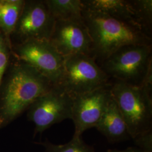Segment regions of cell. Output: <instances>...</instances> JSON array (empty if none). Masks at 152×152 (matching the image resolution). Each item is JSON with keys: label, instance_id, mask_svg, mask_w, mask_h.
Here are the masks:
<instances>
[{"label": "cell", "instance_id": "1", "mask_svg": "<svg viewBox=\"0 0 152 152\" xmlns=\"http://www.w3.org/2000/svg\"><path fill=\"white\" fill-rule=\"evenodd\" d=\"M53 86L38 71L12 55L0 85V129L15 120Z\"/></svg>", "mask_w": 152, "mask_h": 152}, {"label": "cell", "instance_id": "2", "mask_svg": "<svg viewBox=\"0 0 152 152\" xmlns=\"http://www.w3.org/2000/svg\"><path fill=\"white\" fill-rule=\"evenodd\" d=\"M82 16L92 39V55L99 65L125 45H152V38L134 24L83 7Z\"/></svg>", "mask_w": 152, "mask_h": 152}, {"label": "cell", "instance_id": "3", "mask_svg": "<svg viewBox=\"0 0 152 152\" xmlns=\"http://www.w3.org/2000/svg\"><path fill=\"white\" fill-rule=\"evenodd\" d=\"M110 92L125 120L131 138L152 131V91L115 80Z\"/></svg>", "mask_w": 152, "mask_h": 152}, {"label": "cell", "instance_id": "4", "mask_svg": "<svg viewBox=\"0 0 152 152\" xmlns=\"http://www.w3.org/2000/svg\"><path fill=\"white\" fill-rule=\"evenodd\" d=\"M152 45H125L99 65L109 78L141 86L152 68Z\"/></svg>", "mask_w": 152, "mask_h": 152}, {"label": "cell", "instance_id": "5", "mask_svg": "<svg viewBox=\"0 0 152 152\" xmlns=\"http://www.w3.org/2000/svg\"><path fill=\"white\" fill-rule=\"evenodd\" d=\"M109 78L92 55H73L64 57L63 73L56 86L73 98L108 85Z\"/></svg>", "mask_w": 152, "mask_h": 152}, {"label": "cell", "instance_id": "6", "mask_svg": "<svg viewBox=\"0 0 152 152\" xmlns=\"http://www.w3.org/2000/svg\"><path fill=\"white\" fill-rule=\"evenodd\" d=\"M12 55L27 64L57 85L63 73L64 57L46 39H32L11 45Z\"/></svg>", "mask_w": 152, "mask_h": 152}, {"label": "cell", "instance_id": "7", "mask_svg": "<svg viewBox=\"0 0 152 152\" xmlns=\"http://www.w3.org/2000/svg\"><path fill=\"white\" fill-rule=\"evenodd\" d=\"M72 103L73 98L56 85L39 96L28 109V118L35 125L34 134L64 120H71Z\"/></svg>", "mask_w": 152, "mask_h": 152}, {"label": "cell", "instance_id": "8", "mask_svg": "<svg viewBox=\"0 0 152 152\" xmlns=\"http://www.w3.org/2000/svg\"><path fill=\"white\" fill-rule=\"evenodd\" d=\"M55 20L42 0H25L16 27L11 34V45L32 39L49 40Z\"/></svg>", "mask_w": 152, "mask_h": 152}, {"label": "cell", "instance_id": "9", "mask_svg": "<svg viewBox=\"0 0 152 152\" xmlns=\"http://www.w3.org/2000/svg\"><path fill=\"white\" fill-rule=\"evenodd\" d=\"M111 83L73 98L71 120L75 125L73 136H82L95 127L112 98Z\"/></svg>", "mask_w": 152, "mask_h": 152}, {"label": "cell", "instance_id": "10", "mask_svg": "<svg viewBox=\"0 0 152 152\" xmlns=\"http://www.w3.org/2000/svg\"><path fill=\"white\" fill-rule=\"evenodd\" d=\"M49 41L64 57L76 54L93 56L92 39L82 17L56 20Z\"/></svg>", "mask_w": 152, "mask_h": 152}, {"label": "cell", "instance_id": "11", "mask_svg": "<svg viewBox=\"0 0 152 152\" xmlns=\"http://www.w3.org/2000/svg\"><path fill=\"white\" fill-rule=\"evenodd\" d=\"M95 127L110 142L131 138L125 120L112 96Z\"/></svg>", "mask_w": 152, "mask_h": 152}, {"label": "cell", "instance_id": "12", "mask_svg": "<svg viewBox=\"0 0 152 152\" xmlns=\"http://www.w3.org/2000/svg\"><path fill=\"white\" fill-rule=\"evenodd\" d=\"M81 3L86 10L100 12L139 27L129 0H81Z\"/></svg>", "mask_w": 152, "mask_h": 152}, {"label": "cell", "instance_id": "13", "mask_svg": "<svg viewBox=\"0 0 152 152\" xmlns=\"http://www.w3.org/2000/svg\"><path fill=\"white\" fill-rule=\"evenodd\" d=\"M24 2L25 0H0V30L10 43Z\"/></svg>", "mask_w": 152, "mask_h": 152}, {"label": "cell", "instance_id": "14", "mask_svg": "<svg viewBox=\"0 0 152 152\" xmlns=\"http://www.w3.org/2000/svg\"><path fill=\"white\" fill-rule=\"evenodd\" d=\"M50 12L56 20L81 18V0H45Z\"/></svg>", "mask_w": 152, "mask_h": 152}, {"label": "cell", "instance_id": "15", "mask_svg": "<svg viewBox=\"0 0 152 152\" xmlns=\"http://www.w3.org/2000/svg\"><path fill=\"white\" fill-rule=\"evenodd\" d=\"M136 24L152 38V0H129Z\"/></svg>", "mask_w": 152, "mask_h": 152}, {"label": "cell", "instance_id": "16", "mask_svg": "<svg viewBox=\"0 0 152 152\" xmlns=\"http://www.w3.org/2000/svg\"><path fill=\"white\" fill-rule=\"evenodd\" d=\"M47 152H95L94 148L86 144L81 136H73L71 141L64 144H54L49 141L38 142Z\"/></svg>", "mask_w": 152, "mask_h": 152}, {"label": "cell", "instance_id": "17", "mask_svg": "<svg viewBox=\"0 0 152 152\" xmlns=\"http://www.w3.org/2000/svg\"><path fill=\"white\" fill-rule=\"evenodd\" d=\"M12 57L11 44L0 30V85Z\"/></svg>", "mask_w": 152, "mask_h": 152}, {"label": "cell", "instance_id": "18", "mask_svg": "<svg viewBox=\"0 0 152 152\" xmlns=\"http://www.w3.org/2000/svg\"><path fill=\"white\" fill-rule=\"evenodd\" d=\"M137 148L145 152H152V131L133 139Z\"/></svg>", "mask_w": 152, "mask_h": 152}, {"label": "cell", "instance_id": "19", "mask_svg": "<svg viewBox=\"0 0 152 152\" xmlns=\"http://www.w3.org/2000/svg\"><path fill=\"white\" fill-rule=\"evenodd\" d=\"M107 152H145L137 147H129L124 150L112 149L108 150Z\"/></svg>", "mask_w": 152, "mask_h": 152}]
</instances>
